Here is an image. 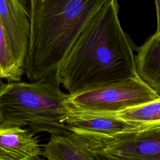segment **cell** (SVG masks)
Here are the masks:
<instances>
[{
    "label": "cell",
    "instance_id": "cell-1",
    "mask_svg": "<svg viewBox=\"0 0 160 160\" xmlns=\"http://www.w3.org/2000/svg\"><path fill=\"white\" fill-rule=\"evenodd\" d=\"M136 47L122 29L116 0H102L86 20L55 74L74 94L138 75Z\"/></svg>",
    "mask_w": 160,
    "mask_h": 160
},
{
    "label": "cell",
    "instance_id": "cell-2",
    "mask_svg": "<svg viewBox=\"0 0 160 160\" xmlns=\"http://www.w3.org/2000/svg\"><path fill=\"white\" fill-rule=\"evenodd\" d=\"M102 0H31V32L25 74L54 79L86 20Z\"/></svg>",
    "mask_w": 160,
    "mask_h": 160
},
{
    "label": "cell",
    "instance_id": "cell-3",
    "mask_svg": "<svg viewBox=\"0 0 160 160\" xmlns=\"http://www.w3.org/2000/svg\"><path fill=\"white\" fill-rule=\"evenodd\" d=\"M69 94L54 79L13 81L0 87V124L28 128L34 134L68 132L66 121L72 109Z\"/></svg>",
    "mask_w": 160,
    "mask_h": 160
},
{
    "label": "cell",
    "instance_id": "cell-4",
    "mask_svg": "<svg viewBox=\"0 0 160 160\" xmlns=\"http://www.w3.org/2000/svg\"><path fill=\"white\" fill-rule=\"evenodd\" d=\"M160 98L139 75L117 82L81 90L69 94L68 103L74 111L116 112Z\"/></svg>",
    "mask_w": 160,
    "mask_h": 160
},
{
    "label": "cell",
    "instance_id": "cell-5",
    "mask_svg": "<svg viewBox=\"0 0 160 160\" xmlns=\"http://www.w3.org/2000/svg\"><path fill=\"white\" fill-rule=\"evenodd\" d=\"M79 139L92 154L112 160H160V124L109 137Z\"/></svg>",
    "mask_w": 160,
    "mask_h": 160
},
{
    "label": "cell",
    "instance_id": "cell-6",
    "mask_svg": "<svg viewBox=\"0 0 160 160\" xmlns=\"http://www.w3.org/2000/svg\"><path fill=\"white\" fill-rule=\"evenodd\" d=\"M0 23L16 61L25 71L31 32L30 1L0 0Z\"/></svg>",
    "mask_w": 160,
    "mask_h": 160
},
{
    "label": "cell",
    "instance_id": "cell-7",
    "mask_svg": "<svg viewBox=\"0 0 160 160\" xmlns=\"http://www.w3.org/2000/svg\"><path fill=\"white\" fill-rule=\"evenodd\" d=\"M66 124L68 131L80 139L109 137L147 127L124 121L112 112H83L72 109Z\"/></svg>",
    "mask_w": 160,
    "mask_h": 160
},
{
    "label": "cell",
    "instance_id": "cell-8",
    "mask_svg": "<svg viewBox=\"0 0 160 160\" xmlns=\"http://www.w3.org/2000/svg\"><path fill=\"white\" fill-rule=\"evenodd\" d=\"M40 155L38 138L31 130L0 124V160H36Z\"/></svg>",
    "mask_w": 160,
    "mask_h": 160
},
{
    "label": "cell",
    "instance_id": "cell-9",
    "mask_svg": "<svg viewBox=\"0 0 160 160\" xmlns=\"http://www.w3.org/2000/svg\"><path fill=\"white\" fill-rule=\"evenodd\" d=\"M136 50L138 75L160 96V32L151 36Z\"/></svg>",
    "mask_w": 160,
    "mask_h": 160
},
{
    "label": "cell",
    "instance_id": "cell-10",
    "mask_svg": "<svg viewBox=\"0 0 160 160\" xmlns=\"http://www.w3.org/2000/svg\"><path fill=\"white\" fill-rule=\"evenodd\" d=\"M42 155L48 160H98L85 144L70 132L51 134L42 146Z\"/></svg>",
    "mask_w": 160,
    "mask_h": 160
},
{
    "label": "cell",
    "instance_id": "cell-11",
    "mask_svg": "<svg viewBox=\"0 0 160 160\" xmlns=\"http://www.w3.org/2000/svg\"><path fill=\"white\" fill-rule=\"evenodd\" d=\"M112 113L124 121L142 126L159 124L160 98Z\"/></svg>",
    "mask_w": 160,
    "mask_h": 160
},
{
    "label": "cell",
    "instance_id": "cell-12",
    "mask_svg": "<svg viewBox=\"0 0 160 160\" xmlns=\"http://www.w3.org/2000/svg\"><path fill=\"white\" fill-rule=\"evenodd\" d=\"M25 74L13 54L9 39L0 23V77L8 82L21 81Z\"/></svg>",
    "mask_w": 160,
    "mask_h": 160
},
{
    "label": "cell",
    "instance_id": "cell-13",
    "mask_svg": "<svg viewBox=\"0 0 160 160\" xmlns=\"http://www.w3.org/2000/svg\"><path fill=\"white\" fill-rule=\"evenodd\" d=\"M157 14V28L156 33L160 32V1H154Z\"/></svg>",
    "mask_w": 160,
    "mask_h": 160
},
{
    "label": "cell",
    "instance_id": "cell-14",
    "mask_svg": "<svg viewBox=\"0 0 160 160\" xmlns=\"http://www.w3.org/2000/svg\"><path fill=\"white\" fill-rule=\"evenodd\" d=\"M94 156L96 158V159L98 160H112L111 159H109V158H106V157H104L102 156H100V155H98V154H94Z\"/></svg>",
    "mask_w": 160,
    "mask_h": 160
},
{
    "label": "cell",
    "instance_id": "cell-15",
    "mask_svg": "<svg viewBox=\"0 0 160 160\" xmlns=\"http://www.w3.org/2000/svg\"><path fill=\"white\" fill-rule=\"evenodd\" d=\"M3 82H2V79L1 78V77H0V87L3 84Z\"/></svg>",
    "mask_w": 160,
    "mask_h": 160
},
{
    "label": "cell",
    "instance_id": "cell-16",
    "mask_svg": "<svg viewBox=\"0 0 160 160\" xmlns=\"http://www.w3.org/2000/svg\"><path fill=\"white\" fill-rule=\"evenodd\" d=\"M36 160H44V159H41V158H38V159H36Z\"/></svg>",
    "mask_w": 160,
    "mask_h": 160
}]
</instances>
